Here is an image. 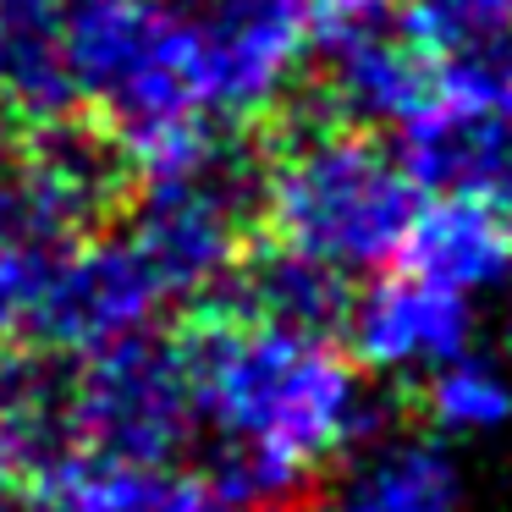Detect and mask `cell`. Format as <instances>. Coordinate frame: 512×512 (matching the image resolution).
Masks as SVG:
<instances>
[{
	"instance_id": "cell-1",
	"label": "cell",
	"mask_w": 512,
	"mask_h": 512,
	"mask_svg": "<svg viewBox=\"0 0 512 512\" xmlns=\"http://www.w3.org/2000/svg\"><path fill=\"white\" fill-rule=\"evenodd\" d=\"M177 347L193 419L221 446L215 474L254 507L292 501L314 468L336 463L375 430L369 380L336 336L270 325L226 303Z\"/></svg>"
},
{
	"instance_id": "cell-2",
	"label": "cell",
	"mask_w": 512,
	"mask_h": 512,
	"mask_svg": "<svg viewBox=\"0 0 512 512\" xmlns=\"http://www.w3.org/2000/svg\"><path fill=\"white\" fill-rule=\"evenodd\" d=\"M419 204V182L391 144L369 127L320 122L276 149L259 215L281 248L320 259L336 276H369L397 259Z\"/></svg>"
},
{
	"instance_id": "cell-3",
	"label": "cell",
	"mask_w": 512,
	"mask_h": 512,
	"mask_svg": "<svg viewBox=\"0 0 512 512\" xmlns=\"http://www.w3.org/2000/svg\"><path fill=\"white\" fill-rule=\"evenodd\" d=\"M0 144V353L23 342L56 254L83 237L127 182V155L67 116Z\"/></svg>"
},
{
	"instance_id": "cell-4",
	"label": "cell",
	"mask_w": 512,
	"mask_h": 512,
	"mask_svg": "<svg viewBox=\"0 0 512 512\" xmlns=\"http://www.w3.org/2000/svg\"><path fill=\"white\" fill-rule=\"evenodd\" d=\"M133 171L138 188L122 232L155 265L166 292L182 303L226 287L232 265L248 254V232L265 199V166L254 149L204 127Z\"/></svg>"
},
{
	"instance_id": "cell-5",
	"label": "cell",
	"mask_w": 512,
	"mask_h": 512,
	"mask_svg": "<svg viewBox=\"0 0 512 512\" xmlns=\"http://www.w3.org/2000/svg\"><path fill=\"white\" fill-rule=\"evenodd\" d=\"M67 72L127 166L204 133L193 72L166 0H67Z\"/></svg>"
},
{
	"instance_id": "cell-6",
	"label": "cell",
	"mask_w": 512,
	"mask_h": 512,
	"mask_svg": "<svg viewBox=\"0 0 512 512\" xmlns=\"http://www.w3.org/2000/svg\"><path fill=\"white\" fill-rule=\"evenodd\" d=\"M199 435L193 386L182 347L160 331L72 358L67 380V441L89 457L127 463H177Z\"/></svg>"
},
{
	"instance_id": "cell-7",
	"label": "cell",
	"mask_w": 512,
	"mask_h": 512,
	"mask_svg": "<svg viewBox=\"0 0 512 512\" xmlns=\"http://www.w3.org/2000/svg\"><path fill=\"white\" fill-rule=\"evenodd\" d=\"M303 67L314 72L325 122L369 133L402 127L435 94L408 0H314Z\"/></svg>"
},
{
	"instance_id": "cell-8",
	"label": "cell",
	"mask_w": 512,
	"mask_h": 512,
	"mask_svg": "<svg viewBox=\"0 0 512 512\" xmlns=\"http://www.w3.org/2000/svg\"><path fill=\"white\" fill-rule=\"evenodd\" d=\"M177 17L204 122L270 111L303 72L314 0H166Z\"/></svg>"
},
{
	"instance_id": "cell-9",
	"label": "cell",
	"mask_w": 512,
	"mask_h": 512,
	"mask_svg": "<svg viewBox=\"0 0 512 512\" xmlns=\"http://www.w3.org/2000/svg\"><path fill=\"white\" fill-rule=\"evenodd\" d=\"M171 303L177 298L127 232H83L56 254L28 331H39V347L83 358L155 331Z\"/></svg>"
},
{
	"instance_id": "cell-10",
	"label": "cell",
	"mask_w": 512,
	"mask_h": 512,
	"mask_svg": "<svg viewBox=\"0 0 512 512\" xmlns=\"http://www.w3.org/2000/svg\"><path fill=\"white\" fill-rule=\"evenodd\" d=\"M397 133V160L419 193L468 199L512 215V94L435 89Z\"/></svg>"
},
{
	"instance_id": "cell-11",
	"label": "cell",
	"mask_w": 512,
	"mask_h": 512,
	"mask_svg": "<svg viewBox=\"0 0 512 512\" xmlns=\"http://www.w3.org/2000/svg\"><path fill=\"white\" fill-rule=\"evenodd\" d=\"M342 336L369 375H430L452 353L474 347V298L397 265L347 303Z\"/></svg>"
},
{
	"instance_id": "cell-12",
	"label": "cell",
	"mask_w": 512,
	"mask_h": 512,
	"mask_svg": "<svg viewBox=\"0 0 512 512\" xmlns=\"http://www.w3.org/2000/svg\"><path fill=\"white\" fill-rule=\"evenodd\" d=\"M28 512H254V501L237 496L215 468L67 452L39 468Z\"/></svg>"
},
{
	"instance_id": "cell-13",
	"label": "cell",
	"mask_w": 512,
	"mask_h": 512,
	"mask_svg": "<svg viewBox=\"0 0 512 512\" xmlns=\"http://www.w3.org/2000/svg\"><path fill=\"white\" fill-rule=\"evenodd\" d=\"M320 512H474V490L446 441L380 435L342 468Z\"/></svg>"
},
{
	"instance_id": "cell-14",
	"label": "cell",
	"mask_w": 512,
	"mask_h": 512,
	"mask_svg": "<svg viewBox=\"0 0 512 512\" xmlns=\"http://www.w3.org/2000/svg\"><path fill=\"white\" fill-rule=\"evenodd\" d=\"M391 265L413 270L435 287L463 292V298L512 287V215L468 199L419 204Z\"/></svg>"
},
{
	"instance_id": "cell-15",
	"label": "cell",
	"mask_w": 512,
	"mask_h": 512,
	"mask_svg": "<svg viewBox=\"0 0 512 512\" xmlns=\"http://www.w3.org/2000/svg\"><path fill=\"white\" fill-rule=\"evenodd\" d=\"M408 17L441 94H512L507 0H408Z\"/></svg>"
},
{
	"instance_id": "cell-16",
	"label": "cell",
	"mask_w": 512,
	"mask_h": 512,
	"mask_svg": "<svg viewBox=\"0 0 512 512\" xmlns=\"http://www.w3.org/2000/svg\"><path fill=\"white\" fill-rule=\"evenodd\" d=\"M0 105L28 127L78 116L67 72V0H0Z\"/></svg>"
},
{
	"instance_id": "cell-17",
	"label": "cell",
	"mask_w": 512,
	"mask_h": 512,
	"mask_svg": "<svg viewBox=\"0 0 512 512\" xmlns=\"http://www.w3.org/2000/svg\"><path fill=\"white\" fill-rule=\"evenodd\" d=\"M232 287V309L254 314L270 325H292V331H320V336H342L347 320V276L325 270L320 259L292 254V248H265V254H243L226 276Z\"/></svg>"
},
{
	"instance_id": "cell-18",
	"label": "cell",
	"mask_w": 512,
	"mask_h": 512,
	"mask_svg": "<svg viewBox=\"0 0 512 512\" xmlns=\"http://www.w3.org/2000/svg\"><path fill=\"white\" fill-rule=\"evenodd\" d=\"M424 391V419L441 435L457 441H479V435H501L512 430V364L496 353L463 347L446 364H435L430 375H419Z\"/></svg>"
},
{
	"instance_id": "cell-19",
	"label": "cell",
	"mask_w": 512,
	"mask_h": 512,
	"mask_svg": "<svg viewBox=\"0 0 512 512\" xmlns=\"http://www.w3.org/2000/svg\"><path fill=\"white\" fill-rule=\"evenodd\" d=\"M12 479H17V463H12V452L0 446V512H12Z\"/></svg>"
},
{
	"instance_id": "cell-20",
	"label": "cell",
	"mask_w": 512,
	"mask_h": 512,
	"mask_svg": "<svg viewBox=\"0 0 512 512\" xmlns=\"http://www.w3.org/2000/svg\"><path fill=\"white\" fill-rule=\"evenodd\" d=\"M254 512H292L287 501H265V507H254Z\"/></svg>"
},
{
	"instance_id": "cell-21",
	"label": "cell",
	"mask_w": 512,
	"mask_h": 512,
	"mask_svg": "<svg viewBox=\"0 0 512 512\" xmlns=\"http://www.w3.org/2000/svg\"><path fill=\"white\" fill-rule=\"evenodd\" d=\"M507 6H512V0H507Z\"/></svg>"
}]
</instances>
